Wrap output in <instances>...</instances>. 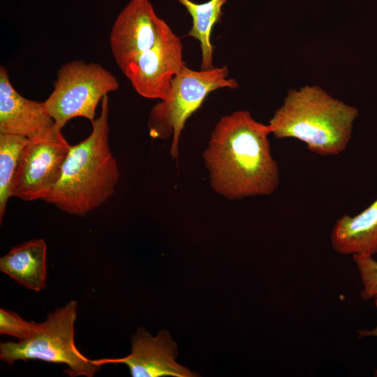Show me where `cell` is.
I'll return each mask as SVG.
<instances>
[{
    "label": "cell",
    "instance_id": "cell-1",
    "mask_svg": "<svg viewBox=\"0 0 377 377\" xmlns=\"http://www.w3.org/2000/svg\"><path fill=\"white\" fill-rule=\"evenodd\" d=\"M269 125L247 110L223 117L211 133L203 153L210 185L228 200L272 194L279 185V170L273 158Z\"/></svg>",
    "mask_w": 377,
    "mask_h": 377
},
{
    "label": "cell",
    "instance_id": "cell-2",
    "mask_svg": "<svg viewBox=\"0 0 377 377\" xmlns=\"http://www.w3.org/2000/svg\"><path fill=\"white\" fill-rule=\"evenodd\" d=\"M109 113L106 95L91 133L71 146L61 177L43 201L69 214L84 216L113 195L119 172L110 147Z\"/></svg>",
    "mask_w": 377,
    "mask_h": 377
},
{
    "label": "cell",
    "instance_id": "cell-3",
    "mask_svg": "<svg viewBox=\"0 0 377 377\" xmlns=\"http://www.w3.org/2000/svg\"><path fill=\"white\" fill-rule=\"evenodd\" d=\"M356 108L332 97L318 86L290 89L269 121L276 138H294L320 156L343 151L351 138Z\"/></svg>",
    "mask_w": 377,
    "mask_h": 377
},
{
    "label": "cell",
    "instance_id": "cell-4",
    "mask_svg": "<svg viewBox=\"0 0 377 377\" xmlns=\"http://www.w3.org/2000/svg\"><path fill=\"white\" fill-rule=\"evenodd\" d=\"M77 303L73 300L50 313L46 320L37 323L28 339L0 344V359L12 364L17 360H40L67 366L70 376L93 377L100 365L84 356L76 347L74 326Z\"/></svg>",
    "mask_w": 377,
    "mask_h": 377
},
{
    "label": "cell",
    "instance_id": "cell-5",
    "mask_svg": "<svg viewBox=\"0 0 377 377\" xmlns=\"http://www.w3.org/2000/svg\"><path fill=\"white\" fill-rule=\"evenodd\" d=\"M237 87L235 80L228 78L226 66L200 71L185 66L173 77L168 96L151 109L147 122L150 136L161 140L172 137L170 154L177 159L179 137L186 120L212 91Z\"/></svg>",
    "mask_w": 377,
    "mask_h": 377
},
{
    "label": "cell",
    "instance_id": "cell-6",
    "mask_svg": "<svg viewBox=\"0 0 377 377\" xmlns=\"http://www.w3.org/2000/svg\"><path fill=\"white\" fill-rule=\"evenodd\" d=\"M118 88L116 77L100 64L75 60L60 67L54 89L44 104L61 129L75 117L92 123L98 103Z\"/></svg>",
    "mask_w": 377,
    "mask_h": 377
},
{
    "label": "cell",
    "instance_id": "cell-7",
    "mask_svg": "<svg viewBox=\"0 0 377 377\" xmlns=\"http://www.w3.org/2000/svg\"><path fill=\"white\" fill-rule=\"evenodd\" d=\"M61 130L55 125L46 134L29 140L21 154L12 197L43 200L58 182L71 146Z\"/></svg>",
    "mask_w": 377,
    "mask_h": 377
},
{
    "label": "cell",
    "instance_id": "cell-8",
    "mask_svg": "<svg viewBox=\"0 0 377 377\" xmlns=\"http://www.w3.org/2000/svg\"><path fill=\"white\" fill-rule=\"evenodd\" d=\"M185 66L182 42L165 22L154 45L122 72L141 96L163 100L173 77Z\"/></svg>",
    "mask_w": 377,
    "mask_h": 377
},
{
    "label": "cell",
    "instance_id": "cell-9",
    "mask_svg": "<svg viewBox=\"0 0 377 377\" xmlns=\"http://www.w3.org/2000/svg\"><path fill=\"white\" fill-rule=\"evenodd\" d=\"M164 22L149 0H131L126 5L109 36L114 59L121 71L154 45Z\"/></svg>",
    "mask_w": 377,
    "mask_h": 377
},
{
    "label": "cell",
    "instance_id": "cell-10",
    "mask_svg": "<svg viewBox=\"0 0 377 377\" xmlns=\"http://www.w3.org/2000/svg\"><path fill=\"white\" fill-rule=\"evenodd\" d=\"M131 351L120 358L94 360L102 366L105 364H124L133 377H193L196 376L188 369L176 362L177 343L166 330L152 337L145 328L137 330L131 338Z\"/></svg>",
    "mask_w": 377,
    "mask_h": 377
},
{
    "label": "cell",
    "instance_id": "cell-11",
    "mask_svg": "<svg viewBox=\"0 0 377 377\" xmlns=\"http://www.w3.org/2000/svg\"><path fill=\"white\" fill-rule=\"evenodd\" d=\"M44 102L28 99L12 85L8 70L0 67V133L42 136L55 126Z\"/></svg>",
    "mask_w": 377,
    "mask_h": 377
},
{
    "label": "cell",
    "instance_id": "cell-12",
    "mask_svg": "<svg viewBox=\"0 0 377 377\" xmlns=\"http://www.w3.org/2000/svg\"><path fill=\"white\" fill-rule=\"evenodd\" d=\"M331 244L341 255L377 254V199L355 216L340 217L333 227Z\"/></svg>",
    "mask_w": 377,
    "mask_h": 377
},
{
    "label": "cell",
    "instance_id": "cell-13",
    "mask_svg": "<svg viewBox=\"0 0 377 377\" xmlns=\"http://www.w3.org/2000/svg\"><path fill=\"white\" fill-rule=\"evenodd\" d=\"M47 245L35 239L11 249L0 258V270L24 287L36 292L47 286Z\"/></svg>",
    "mask_w": 377,
    "mask_h": 377
},
{
    "label": "cell",
    "instance_id": "cell-14",
    "mask_svg": "<svg viewBox=\"0 0 377 377\" xmlns=\"http://www.w3.org/2000/svg\"><path fill=\"white\" fill-rule=\"evenodd\" d=\"M184 6L192 17V27L188 36L199 41L201 52V68H213L214 46L211 36L214 26L220 21L223 6L228 0H209L197 3L191 0H176Z\"/></svg>",
    "mask_w": 377,
    "mask_h": 377
},
{
    "label": "cell",
    "instance_id": "cell-15",
    "mask_svg": "<svg viewBox=\"0 0 377 377\" xmlns=\"http://www.w3.org/2000/svg\"><path fill=\"white\" fill-rule=\"evenodd\" d=\"M29 138L18 135L0 133V222L4 217L8 201L23 148Z\"/></svg>",
    "mask_w": 377,
    "mask_h": 377
},
{
    "label": "cell",
    "instance_id": "cell-16",
    "mask_svg": "<svg viewBox=\"0 0 377 377\" xmlns=\"http://www.w3.org/2000/svg\"><path fill=\"white\" fill-rule=\"evenodd\" d=\"M353 260L360 273L364 300L377 297V261L368 255H353Z\"/></svg>",
    "mask_w": 377,
    "mask_h": 377
},
{
    "label": "cell",
    "instance_id": "cell-17",
    "mask_svg": "<svg viewBox=\"0 0 377 377\" xmlns=\"http://www.w3.org/2000/svg\"><path fill=\"white\" fill-rule=\"evenodd\" d=\"M37 323L23 320L16 313L0 309V334L17 338L20 341L32 336Z\"/></svg>",
    "mask_w": 377,
    "mask_h": 377
},
{
    "label": "cell",
    "instance_id": "cell-18",
    "mask_svg": "<svg viewBox=\"0 0 377 377\" xmlns=\"http://www.w3.org/2000/svg\"><path fill=\"white\" fill-rule=\"evenodd\" d=\"M375 305L377 309V297L374 298ZM359 337H377V327L373 330H360L357 331ZM374 376H377V371H375Z\"/></svg>",
    "mask_w": 377,
    "mask_h": 377
}]
</instances>
